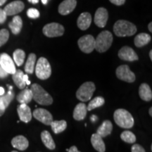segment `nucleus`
Listing matches in <instances>:
<instances>
[{"mask_svg":"<svg viewBox=\"0 0 152 152\" xmlns=\"http://www.w3.org/2000/svg\"><path fill=\"white\" fill-rule=\"evenodd\" d=\"M113 31L118 37H129L136 33L137 28L128 20H119L114 24Z\"/></svg>","mask_w":152,"mask_h":152,"instance_id":"f257e3e1","label":"nucleus"},{"mask_svg":"<svg viewBox=\"0 0 152 152\" xmlns=\"http://www.w3.org/2000/svg\"><path fill=\"white\" fill-rule=\"evenodd\" d=\"M33 92V99L37 103L41 105L49 106L53 103V99L48 92H47L40 85L33 84L30 89Z\"/></svg>","mask_w":152,"mask_h":152,"instance_id":"f03ea898","label":"nucleus"},{"mask_svg":"<svg viewBox=\"0 0 152 152\" xmlns=\"http://www.w3.org/2000/svg\"><path fill=\"white\" fill-rule=\"evenodd\" d=\"M114 121L121 128L130 129L134 125V118L127 110L119 109L114 112Z\"/></svg>","mask_w":152,"mask_h":152,"instance_id":"7ed1b4c3","label":"nucleus"},{"mask_svg":"<svg viewBox=\"0 0 152 152\" xmlns=\"http://www.w3.org/2000/svg\"><path fill=\"white\" fill-rule=\"evenodd\" d=\"M113 42V35L108 30H104L99 34L95 39L94 49L98 52H105L111 47Z\"/></svg>","mask_w":152,"mask_h":152,"instance_id":"20e7f679","label":"nucleus"},{"mask_svg":"<svg viewBox=\"0 0 152 152\" xmlns=\"http://www.w3.org/2000/svg\"><path fill=\"white\" fill-rule=\"evenodd\" d=\"M36 76L40 80H47L52 75V68L50 64L45 57H40L36 64L35 67Z\"/></svg>","mask_w":152,"mask_h":152,"instance_id":"39448f33","label":"nucleus"},{"mask_svg":"<svg viewBox=\"0 0 152 152\" xmlns=\"http://www.w3.org/2000/svg\"><path fill=\"white\" fill-rule=\"evenodd\" d=\"M95 91V85L92 82L83 83L76 92V97L81 102H87L92 97Z\"/></svg>","mask_w":152,"mask_h":152,"instance_id":"423d86ee","label":"nucleus"},{"mask_svg":"<svg viewBox=\"0 0 152 152\" xmlns=\"http://www.w3.org/2000/svg\"><path fill=\"white\" fill-rule=\"evenodd\" d=\"M42 32L44 35L48 37H60L64 35V28L62 25L57 23H51L47 24L43 28Z\"/></svg>","mask_w":152,"mask_h":152,"instance_id":"0eeeda50","label":"nucleus"},{"mask_svg":"<svg viewBox=\"0 0 152 152\" xmlns=\"http://www.w3.org/2000/svg\"><path fill=\"white\" fill-rule=\"evenodd\" d=\"M77 44L82 52L90 54L94 49L95 38L91 35H84L78 39Z\"/></svg>","mask_w":152,"mask_h":152,"instance_id":"6e6552de","label":"nucleus"},{"mask_svg":"<svg viewBox=\"0 0 152 152\" xmlns=\"http://www.w3.org/2000/svg\"><path fill=\"white\" fill-rule=\"evenodd\" d=\"M115 73L118 78L127 83H133L136 79L135 75L130 71L129 66L127 65H122L118 67Z\"/></svg>","mask_w":152,"mask_h":152,"instance_id":"1a4fd4ad","label":"nucleus"},{"mask_svg":"<svg viewBox=\"0 0 152 152\" xmlns=\"http://www.w3.org/2000/svg\"><path fill=\"white\" fill-rule=\"evenodd\" d=\"M0 66L8 74L13 75L16 71V66L12 58L6 53L0 54Z\"/></svg>","mask_w":152,"mask_h":152,"instance_id":"9d476101","label":"nucleus"},{"mask_svg":"<svg viewBox=\"0 0 152 152\" xmlns=\"http://www.w3.org/2000/svg\"><path fill=\"white\" fill-rule=\"evenodd\" d=\"M33 115L35 119L46 125H50L53 121L52 115L45 109H37L33 111Z\"/></svg>","mask_w":152,"mask_h":152,"instance_id":"9b49d317","label":"nucleus"},{"mask_svg":"<svg viewBox=\"0 0 152 152\" xmlns=\"http://www.w3.org/2000/svg\"><path fill=\"white\" fill-rule=\"evenodd\" d=\"M24 3L21 1L16 0L9 3L3 9L7 16H14L20 13L24 9Z\"/></svg>","mask_w":152,"mask_h":152,"instance_id":"f8f14e48","label":"nucleus"},{"mask_svg":"<svg viewBox=\"0 0 152 152\" xmlns=\"http://www.w3.org/2000/svg\"><path fill=\"white\" fill-rule=\"evenodd\" d=\"M118 56L121 60L127 61H134L139 59L136 52L130 47L125 46L121 48L118 52Z\"/></svg>","mask_w":152,"mask_h":152,"instance_id":"ddd939ff","label":"nucleus"},{"mask_svg":"<svg viewBox=\"0 0 152 152\" xmlns=\"http://www.w3.org/2000/svg\"><path fill=\"white\" fill-rule=\"evenodd\" d=\"M109 18V13L106 9L101 7L96 10L94 15V23L99 28H104Z\"/></svg>","mask_w":152,"mask_h":152,"instance_id":"4468645a","label":"nucleus"},{"mask_svg":"<svg viewBox=\"0 0 152 152\" xmlns=\"http://www.w3.org/2000/svg\"><path fill=\"white\" fill-rule=\"evenodd\" d=\"M17 111H18L19 118L23 122L27 123L31 121L33 114L31 113V110H30V107L27 104H20V105L18 106Z\"/></svg>","mask_w":152,"mask_h":152,"instance_id":"2eb2a0df","label":"nucleus"},{"mask_svg":"<svg viewBox=\"0 0 152 152\" xmlns=\"http://www.w3.org/2000/svg\"><path fill=\"white\" fill-rule=\"evenodd\" d=\"M77 5L76 0H64L58 6V13L63 16L68 15L73 11Z\"/></svg>","mask_w":152,"mask_h":152,"instance_id":"dca6fc26","label":"nucleus"},{"mask_svg":"<svg viewBox=\"0 0 152 152\" xmlns=\"http://www.w3.org/2000/svg\"><path fill=\"white\" fill-rule=\"evenodd\" d=\"M91 23H92V16L88 12H84L81 14L77 20V26L82 30L88 29Z\"/></svg>","mask_w":152,"mask_h":152,"instance_id":"f3484780","label":"nucleus"},{"mask_svg":"<svg viewBox=\"0 0 152 152\" xmlns=\"http://www.w3.org/2000/svg\"><path fill=\"white\" fill-rule=\"evenodd\" d=\"M9 90L7 94H4L1 96H0V109L5 111L6 109L8 107L11 102L13 100L14 97V93L12 91V86L7 85Z\"/></svg>","mask_w":152,"mask_h":152,"instance_id":"a211bd4d","label":"nucleus"},{"mask_svg":"<svg viewBox=\"0 0 152 152\" xmlns=\"http://www.w3.org/2000/svg\"><path fill=\"white\" fill-rule=\"evenodd\" d=\"M11 144H12L13 147L16 148L20 151H24L29 146V142L27 138L25 137L24 136L18 135L12 139Z\"/></svg>","mask_w":152,"mask_h":152,"instance_id":"6ab92c4d","label":"nucleus"},{"mask_svg":"<svg viewBox=\"0 0 152 152\" xmlns=\"http://www.w3.org/2000/svg\"><path fill=\"white\" fill-rule=\"evenodd\" d=\"M91 143L93 147L94 148L96 151L99 152H105L106 147L103 139L102 137H100L99 134L95 133L93 134L91 137Z\"/></svg>","mask_w":152,"mask_h":152,"instance_id":"aec40b11","label":"nucleus"},{"mask_svg":"<svg viewBox=\"0 0 152 152\" xmlns=\"http://www.w3.org/2000/svg\"><path fill=\"white\" fill-rule=\"evenodd\" d=\"M87 111V106L84 103L78 104L73 111V118L76 121H82L86 117Z\"/></svg>","mask_w":152,"mask_h":152,"instance_id":"412c9836","label":"nucleus"},{"mask_svg":"<svg viewBox=\"0 0 152 152\" xmlns=\"http://www.w3.org/2000/svg\"><path fill=\"white\" fill-rule=\"evenodd\" d=\"M113 130V125L110 121H105L99 127L96 134H99L102 138L109 135Z\"/></svg>","mask_w":152,"mask_h":152,"instance_id":"4be33fe9","label":"nucleus"},{"mask_svg":"<svg viewBox=\"0 0 152 152\" xmlns=\"http://www.w3.org/2000/svg\"><path fill=\"white\" fill-rule=\"evenodd\" d=\"M140 98L146 102H149L152 99V92L149 85L147 83H142L139 89Z\"/></svg>","mask_w":152,"mask_h":152,"instance_id":"5701e85b","label":"nucleus"},{"mask_svg":"<svg viewBox=\"0 0 152 152\" xmlns=\"http://www.w3.org/2000/svg\"><path fill=\"white\" fill-rule=\"evenodd\" d=\"M9 27L14 35H18V33H20L23 27V20L21 18L18 16H14L11 22L9 23Z\"/></svg>","mask_w":152,"mask_h":152,"instance_id":"b1692460","label":"nucleus"},{"mask_svg":"<svg viewBox=\"0 0 152 152\" xmlns=\"http://www.w3.org/2000/svg\"><path fill=\"white\" fill-rule=\"evenodd\" d=\"M16 99L20 104H28L33 99V92L30 89H25L18 94Z\"/></svg>","mask_w":152,"mask_h":152,"instance_id":"393cba45","label":"nucleus"},{"mask_svg":"<svg viewBox=\"0 0 152 152\" xmlns=\"http://www.w3.org/2000/svg\"><path fill=\"white\" fill-rule=\"evenodd\" d=\"M41 139L43 144H45V146L47 148L51 150L55 149L56 144H55V142L53 140L52 135L48 131L45 130L41 133Z\"/></svg>","mask_w":152,"mask_h":152,"instance_id":"a878e982","label":"nucleus"},{"mask_svg":"<svg viewBox=\"0 0 152 152\" xmlns=\"http://www.w3.org/2000/svg\"><path fill=\"white\" fill-rule=\"evenodd\" d=\"M150 41H151V36L147 33H142L136 36L134 42L137 47H142L147 45Z\"/></svg>","mask_w":152,"mask_h":152,"instance_id":"bb28decb","label":"nucleus"},{"mask_svg":"<svg viewBox=\"0 0 152 152\" xmlns=\"http://www.w3.org/2000/svg\"><path fill=\"white\" fill-rule=\"evenodd\" d=\"M23 76L24 73L21 70H16L14 74H13V80H14V83L16 84L17 87L19 89H21L23 90L26 87V83H25L23 80Z\"/></svg>","mask_w":152,"mask_h":152,"instance_id":"cd10ccee","label":"nucleus"},{"mask_svg":"<svg viewBox=\"0 0 152 152\" xmlns=\"http://www.w3.org/2000/svg\"><path fill=\"white\" fill-rule=\"evenodd\" d=\"M51 127H52V130H53L55 134H58L64 132L67 128V123L64 120L61 121H53L51 123Z\"/></svg>","mask_w":152,"mask_h":152,"instance_id":"c85d7f7f","label":"nucleus"},{"mask_svg":"<svg viewBox=\"0 0 152 152\" xmlns=\"http://www.w3.org/2000/svg\"><path fill=\"white\" fill-rule=\"evenodd\" d=\"M36 61V55L35 54H30L28 57L27 61L25 66V71L28 74H33L35 71Z\"/></svg>","mask_w":152,"mask_h":152,"instance_id":"c756f323","label":"nucleus"},{"mask_svg":"<svg viewBox=\"0 0 152 152\" xmlns=\"http://www.w3.org/2000/svg\"><path fill=\"white\" fill-rule=\"evenodd\" d=\"M104 103H105V100L102 96H96L90 102L87 107V111H92L96 108L103 106Z\"/></svg>","mask_w":152,"mask_h":152,"instance_id":"7c9ffc66","label":"nucleus"},{"mask_svg":"<svg viewBox=\"0 0 152 152\" xmlns=\"http://www.w3.org/2000/svg\"><path fill=\"white\" fill-rule=\"evenodd\" d=\"M13 57H14V62L18 66H20L23 64L25 58H26V54L24 51L22 49H16L13 54Z\"/></svg>","mask_w":152,"mask_h":152,"instance_id":"2f4dec72","label":"nucleus"},{"mask_svg":"<svg viewBox=\"0 0 152 152\" xmlns=\"http://www.w3.org/2000/svg\"><path fill=\"white\" fill-rule=\"evenodd\" d=\"M121 138L125 142L129 144L134 143L136 142L135 135L132 132L128 130L124 131V132H122V134H121Z\"/></svg>","mask_w":152,"mask_h":152,"instance_id":"473e14b6","label":"nucleus"},{"mask_svg":"<svg viewBox=\"0 0 152 152\" xmlns=\"http://www.w3.org/2000/svg\"><path fill=\"white\" fill-rule=\"evenodd\" d=\"M9 37V31L7 29L0 30V47L3 46L8 41Z\"/></svg>","mask_w":152,"mask_h":152,"instance_id":"72a5a7b5","label":"nucleus"},{"mask_svg":"<svg viewBox=\"0 0 152 152\" xmlns=\"http://www.w3.org/2000/svg\"><path fill=\"white\" fill-rule=\"evenodd\" d=\"M27 15L29 18L35 19L39 17V12L37 9L31 8L27 11Z\"/></svg>","mask_w":152,"mask_h":152,"instance_id":"f704fd0d","label":"nucleus"},{"mask_svg":"<svg viewBox=\"0 0 152 152\" xmlns=\"http://www.w3.org/2000/svg\"><path fill=\"white\" fill-rule=\"evenodd\" d=\"M132 152H145V150L140 144H134L131 148Z\"/></svg>","mask_w":152,"mask_h":152,"instance_id":"c9c22d12","label":"nucleus"},{"mask_svg":"<svg viewBox=\"0 0 152 152\" xmlns=\"http://www.w3.org/2000/svg\"><path fill=\"white\" fill-rule=\"evenodd\" d=\"M7 14L3 9H0V24H2L7 20Z\"/></svg>","mask_w":152,"mask_h":152,"instance_id":"e433bc0d","label":"nucleus"},{"mask_svg":"<svg viewBox=\"0 0 152 152\" xmlns=\"http://www.w3.org/2000/svg\"><path fill=\"white\" fill-rule=\"evenodd\" d=\"M109 1L116 6H121L124 4L125 2V0H109Z\"/></svg>","mask_w":152,"mask_h":152,"instance_id":"4c0bfd02","label":"nucleus"},{"mask_svg":"<svg viewBox=\"0 0 152 152\" xmlns=\"http://www.w3.org/2000/svg\"><path fill=\"white\" fill-rule=\"evenodd\" d=\"M8 75L9 74L1 67V66H0V78H4V77H7Z\"/></svg>","mask_w":152,"mask_h":152,"instance_id":"58836bf2","label":"nucleus"},{"mask_svg":"<svg viewBox=\"0 0 152 152\" xmlns=\"http://www.w3.org/2000/svg\"><path fill=\"white\" fill-rule=\"evenodd\" d=\"M68 152H80V151H78V149H77V148L75 146H73V147H71L69 149H68Z\"/></svg>","mask_w":152,"mask_h":152,"instance_id":"ea45409f","label":"nucleus"},{"mask_svg":"<svg viewBox=\"0 0 152 152\" xmlns=\"http://www.w3.org/2000/svg\"><path fill=\"white\" fill-rule=\"evenodd\" d=\"M23 80H24L25 83H26V85H30V81L29 80H28V75H25V74H24Z\"/></svg>","mask_w":152,"mask_h":152,"instance_id":"a19ab883","label":"nucleus"},{"mask_svg":"<svg viewBox=\"0 0 152 152\" xmlns=\"http://www.w3.org/2000/svg\"><path fill=\"white\" fill-rule=\"evenodd\" d=\"M97 119H98V118H97V116H96V115H92V116H91V121H92V122H96V121H97Z\"/></svg>","mask_w":152,"mask_h":152,"instance_id":"79ce46f5","label":"nucleus"},{"mask_svg":"<svg viewBox=\"0 0 152 152\" xmlns=\"http://www.w3.org/2000/svg\"><path fill=\"white\" fill-rule=\"evenodd\" d=\"M5 94V90L2 87H0V96Z\"/></svg>","mask_w":152,"mask_h":152,"instance_id":"37998d69","label":"nucleus"},{"mask_svg":"<svg viewBox=\"0 0 152 152\" xmlns=\"http://www.w3.org/2000/svg\"><path fill=\"white\" fill-rule=\"evenodd\" d=\"M28 1L32 4H37L38 1H39V0H28Z\"/></svg>","mask_w":152,"mask_h":152,"instance_id":"c03bdc74","label":"nucleus"},{"mask_svg":"<svg viewBox=\"0 0 152 152\" xmlns=\"http://www.w3.org/2000/svg\"><path fill=\"white\" fill-rule=\"evenodd\" d=\"M7 0H0V6H2Z\"/></svg>","mask_w":152,"mask_h":152,"instance_id":"a18cd8bd","label":"nucleus"},{"mask_svg":"<svg viewBox=\"0 0 152 152\" xmlns=\"http://www.w3.org/2000/svg\"><path fill=\"white\" fill-rule=\"evenodd\" d=\"M151 25H152V23H150L149 24V26H148V27H149V30L150 32H152V28H151Z\"/></svg>","mask_w":152,"mask_h":152,"instance_id":"49530a36","label":"nucleus"},{"mask_svg":"<svg viewBox=\"0 0 152 152\" xmlns=\"http://www.w3.org/2000/svg\"><path fill=\"white\" fill-rule=\"evenodd\" d=\"M49 0H42V2L44 4H47V2H48Z\"/></svg>","mask_w":152,"mask_h":152,"instance_id":"de8ad7c7","label":"nucleus"},{"mask_svg":"<svg viewBox=\"0 0 152 152\" xmlns=\"http://www.w3.org/2000/svg\"><path fill=\"white\" fill-rule=\"evenodd\" d=\"M4 113V111H2V110L0 109V116H1V115H2Z\"/></svg>","mask_w":152,"mask_h":152,"instance_id":"09e8293b","label":"nucleus"},{"mask_svg":"<svg viewBox=\"0 0 152 152\" xmlns=\"http://www.w3.org/2000/svg\"><path fill=\"white\" fill-rule=\"evenodd\" d=\"M149 115H151V116H152V108L151 107L149 109Z\"/></svg>","mask_w":152,"mask_h":152,"instance_id":"8fccbe9b","label":"nucleus"},{"mask_svg":"<svg viewBox=\"0 0 152 152\" xmlns=\"http://www.w3.org/2000/svg\"><path fill=\"white\" fill-rule=\"evenodd\" d=\"M149 56H150V58H151V60H152V51L151 50L149 52Z\"/></svg>","mask_w":152,"mask_h":152,"instance_id":"3c124183","label":"nucleus"},{"mask_svg":"<svg viewBox=\"0 0 152 152\" xmlns=\"http://www.w3.org/2000/svg\"><path fill=\"white\" fill-rule=\"evenodd\" d=\"M11 152H18V151H11Z\"/></svg>","mask_w":152,"mask_h":152,"instance_id":"603ef678","label":"nucleus"}]
</instances>
